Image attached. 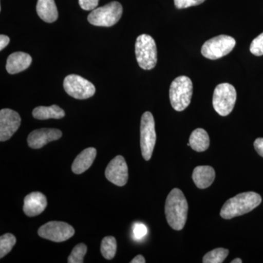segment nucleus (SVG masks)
<instances>
[{"instance_id":"obj_8","label":"nucleus","mask_w":263,"mask_h":263,"mask_svg":"<svg viewBox=\"0 0 263 263\" xmlns=\"http://www.w3.org/2000/svg\"><path fill=\"white\" fill-rule=\"evenodd\" d=\"M157 135L153 115L149 111L142 115L141 121V148L142 156L145 160L152 158L155 148Z\"/></svg>"},{"instance_id":"obj_5","label":"nucleus","mask_w":263,"mask_h":263,"mask_svg":"<svg viewBox=\"0 0 263 263\" xmlns=\"http://www.w3.org/2000/svg\"><path fill=\"white\" fill-rule=\"evenodd\" d=\"M122 13V5L114 1L92 10L88 15V21L97 27H110L120 20Z\"/></svg>"},{"instance_id":"obj_15","label":"nucleus","mask_w":263,"mask_h":263,"mask_svg":"<svg viewBox=\"0 0 263 263\" xmlns=\"http://www.w3.org/2000/svg\"><path fill=\"white\" fill-rule=\"evenodd\" d=\"M32 59L28 53L24 52H15L8 57L6 70L8 73L16 74L27 70L32 64Z\"/></svg>"},{"instance_id":"obj_19","label":"nucleus","mask_w":263,"mask_h":263,"mask_svg":"<svg viewBox=\"0 0 263 263\" xmlns=\"http://www.w3.org/2000/svg\"><path fill=\"white\" fill-rule=\"evenodd\" d=\"M32 116L38 120H47V119H60L65 117V112L63 109L57 105L51 106H38L33 110Z\"/></svg>"},{"instance_id":"obj_3","label":"nucleus","mask_w":263,"mask_h":263,"mask_svg":"<svg viewBox=\"0 0 263 263\" xmlns=\"http://www.w3.org/2000/svg\"><path fill=\"white\" fill-rule=\"evenodd\" d=\"M193 93V84L187 76L176 78L171 85L169 91L171 105L176 111H183L190 103Z\"/></svg>"},{"instance_id":"obj_28","label":"nucleus","mask_w":263,"mask_h":263,"mask_svg":"<svg viewBox=\"0 0 263 263\" xmlns=\"http://www.w3.org/2000/svg\"><path fill=\"white\" fill-rule=\"evenodd\" d=\"M79 5L84 10H94L98 5L99 0H79Z\"/></svg>"},{"instance_id":"obj_32","label":"nucleus","mask_w":263,"mask_h":263,"mask_svg":"<svg viewBox=\"0 0 263 263\" xmlns=\"http://www.w3.org/2000/svg\"><path fill=\"white\" fill-rule=\"evenodd\" d=\"M243 261L241 260V259L236 258L233 259V260L231 261V263H242Z\"/></svg>"},{"instance_id":"obj_2","label":"nucleus","mask_w":263,"mask_h":263,"mask_svg":"<svg viewBox=\"0 0 263 263\" xmlns=\"http://www.w3.org/2000/svg\"><path fill=\"white\" fill-rule=\"evenodd\" d=\"M262 202V197L254 192H247L235 195L227 200L221 208L220 216L224 219H231L252 212Z\"/></svg>"},{"instance_id":"obj_4","label":"nucleus","mask_w":263,"mask_h":263,"mask_svg":"<svg viewBox=\"0 0 263 263\" xmlns=\"http://www.w3.org/2000/svg\"><path fill=\"white\" fill-rule=\"evenodd\" d=\"M136 55L138 65L143 70L155 68L157 62V50L155 40L146 34L137 37Z\"/></svg>"},{"instance_id":"obj_25","label":"nucleus","mask_w":263,"mask_h":263,"mask_svg":"<svg viewBox=\"0 0 263 263\" xmlns=\"http://www.w3.org/2000/svg\"><path fill=\"white\" fill-rule=\"evenodd\" d=\"M250 51L252 54L257 57L263 55V32L257 37L254 38L251 43Z\"/></svg>"},{"instance_id":"obj_17","label":"nucleus","mask_w":263,"mask_h":263,"mask_svg":"<svg viewBox=\"0 0 263 263\" xmlns=\"http://www.w3.org/2000/svg\"><path fill=\"white\" fill-rule=\"evenodd\" d=\"M96 156L97 150L93 147L82 151L72 164V172L75 174H81L87 171L94 162Z\"/></svg>"},{"instance_id":"obj_14","label":"nucleus","mask_w":263,"mask_h":263,"mask_svg":"<svg viewBox=\"0 0 263 263\" xmlns=\"http://www.w3.org/2000/svg\"><path fill=\"white\" fill-rule=\"evenodd\" d=\"M23 211L26 215L33 217L44 212L48 205L47 198L40 192H33L24 198Z\"/></svg>"},{"instance_id":"obj_24","label":"nucleus","mask_w":263,"mask_h":263,"mask_svg":"<svg viewBox=\"0 0 263 263\" xmlns=\"http://www.w3.org/2000/svg\"><path fill=\"white\" fill-rule=\"evenodd\" d=\"M87 252V247L84 243H79L74 247L67 259L69 263H83L84 258Z\"/></svg>"},{"instance_id":"obj_11","label":"nucleus","mask_w":263,"mask_h":263,"mask_svg":"<svg viewBox=\"0 0 263 263\" xmlns=\"http://www.w3.org/2000/svg\"><path fill=\"white\" fill-rule=\"evenodd\" d=\"M22 119L19 114L15 110L9 108L0 110V141H8L21 125Z\"/></svg>"},{"instance_id":"obj_13","label":"nucleus","mask_w":263,"mask_h":263,"mask_svg":"<svg viewBox=\"0 0 263 263\" xmlns=\"http://www.w3.org/2000/svg\"><path fill=\"white\" fill-rule=\"evenodd\" d=\"M62 136L61 130L53 128H42L35 129L29 135L27 143L30 148L39 149L50 142L57 141Z\"/></svg>"},{"instance_id":"obj_22","label":"nucleus","mask_w":263,"mask_h":263,"mask_svg":"<svg viewBox=\"0 0 263 263\" xmlns=\"http://www.w3.org/2000/svg\"><path fill=\"white\" fill-rule=\"evenodd\" d=\"M229 250L224 248H217L208 252L202 259L204 263H221L228 257Z\"/></svg>"},{"instance_id":"obj_9","label":"nucleus","mask_w":263,"mask_h":263,"mask_svg":"<svg viewBox=\"0 0 263 263\" xmlns=\"http://www.w3.org/2000/svg\"><path fill=\"white\" fill-rule=\"evenodd\" d=\"M63 86L67 95L78 100L91 98L96 91L92 83L75 74L66 76Z\"/></svg>"},{"instance_id":"obj_12","label":"nucleus","mask_w":263,"mask_h":263,"mask_svg":"<svg viewBox=\"0 0 263 263\" xmlns=\"http://www.w3.org/2000/svg\"><path fill=\"white\" fill-rule=\"evenodd\" d=\"M105 177L110 182L119 186L127 183L128 167L125 159L122 156H117L110 161L105 169Z\"/></svg>"},{"instance_id":"obj_29","label":"nucleus","mask_w":263,"mask_h":263,"mask_svg":"<svg viewBox=\"0 0 263 263\" xmlns=\"http://www.w3.org/2000/svg\"><path fill=\"white\" fill-rule=\"evenodd\" d=\"M254 146L257 154L263 157V138H257L254 142Z\"/></svg>"},{"instance_id":"obj_26","label":"nucleus","mask_w":263,"mask_h":263,"mask_svg":"<svg viewBox=\"0 0 263 263\" xmlns=\"http://www.w3.org/2000/svg\"><path fill=\"white\" fill-rule=\"evenodd\" d=\"M205 1V0H174V4L178 9H184L190 7L197 6Z\"/></svg>"},{"instance_id":"obj_21","label":"nucleus","mask_w":263,"mask_h":263,"mask_svg":"<svg viewBox=\"0 0 263 263\" xmlns=\"http://www.w3.org/2000/svg\"><path fill=\"white\" fill-rule=\"evenodd\" d=\"M117 240L114 237L106 236L102 240L100 250L105 259H108V260L113 259L117 253Z\"/></svg>"},{"instance_id":"obj_1","label":"nucleus","mask_w":263,"mask_h":263,"mask_svg":"<svg viewBox=\"0 0 263 263\" xmlns=\"http://www.w3.org/2000/svg\"><path fill=\"white\" fill-rule=\"evenodd\" d=\"M188 202L179 189L171 190L166 199L165 212L167 223L173 229L181 230L184 228L187 219Z\"/></svg>"},{"instance_id":"obj_20","label":"nucleus","mask_w":263,"mask_h":263,"mask_svg":"<svg viewBox=\"0 0 263 263\" xmlns=\"http://www.w3.org/2000/svg\"><path fill=\"white\" fill-rule=\"evenodd\" d=\"M189 143L195 152H205L210 146V138L205 129L197 128L192 133Z\"/></svg>"},{"instance_id":"obj_7","label":"nucleus","mask_w":263,"mask_h":263,"mask_svg":"<svg viewBox=\"0 0 263 263\" xmlns=\"http://www.w3.org/2000/svg\"><path fill=\"white\" fill-rule=\"evenodd\" d=\"M236 44L235 40L230 36H216L209 40L202 46V56L209 60H216L229 54Z\"/></svg>"},{"instance_id":"obj_30","label":"nucleus","mask_w":263,"mask_h":263,"mask_svg":"<svg viewBox=\"0 0 263 263\" xmlns=\"http://www.w3.org/2000/svg\"><path fill=\"white\" fill-rule=\"evenodd\" d=\"M9 37L4 35V34H1V35H0V50H1V51H3V50L9 44Z\"/></svg>"},{"instance_id":"obj_23","label":"nucleus","mask_w":263,"mask_h":263,"mask_svg":"<svg viewBox=\"0 0 263 263\" xmlns=\"http://www.w3.org/2000/svg\"><path fill=\"white\" fill-rule=\"evenodd\" d=\"M16 243V238L11 233H6L0 238V258L9 253Z\"/></svg>"},{"instance_id":"obj_18","label":"nucleus","mask_w":263,"mask_h":263,"mask_svg":"<svg viewBox=\"0 0 263 263\" xmlns=\"http://www.w3.org/2000/svg\"><path fill=\"white\" fill-rule=\"evenodd\" d=\"M36 10L40 18L47 23H53L58 18V10L54 0H38Z\"/></svg>"},{"instance_id":"obj_27","label":"nucleus","mask_w":263,"mask_h":263,"mask_svg":"<svg viewBox=\"0 0 263 263\" xmlns=\"http://www.w3.org/2000/svg\"><path fill=\"white\" fill-rule=\"evenodd\" d=\"M147 228L142 223H136L133 228V237L136 240L142 239L147 234Z\"/></svg>"},{"instance_id":"obj_6","label":"nucleus","mask_w":263,"mask_h":263,"mask_svg":"<svg viewBox=\"0 0 263 263\" xmlns=\"http://www.w3.org/2000/svg\"><path fill=\"white\" fill-rule=\"evenodd\" d=\"M237 93L234 86L228 83L218 85L213 95V106L221 117L229 115L234 108Z\"/></svg>"},{"instance_id":"obj_16","label":"nucleus","mask_w":263,"mask_h":263,"mask_svg":"<svg viewBox=\"0 0 263 263\" xmlns=\"http://www.w3.org/2000/svg\"><path fill=\"white\" fill-rule=\"evenodd\" d=\"M215 176V171L211 166H197L194 169L193 179L197 188L204 190L212 184Z\"/></svg>"},{"instance_id":"obj_31","label":"nucleus","mask_w":263,"mask_h":263,"mask_svg":"<svg viewBox=\"0 0 263 263\" xmlns=\"http://www.w3.org/2000/svg\"><path fill=\"white\" fill-rule=\"evenodd\" d=\"M131 263H145L146 262V259L143 256L139 254V255L136 256L133 260L131 261Z\"/></svg>"},{"instance_id":"obj_10","label":"nucleus","mask_w":263,"mask_h":263,"mask_svg":"<svg viewBox=\"0 0 263 263\" xmlns=\"http://www.w3.org/2000/svg\"><path fill=\"white\" fill-rule=\"evenodd\" d=\"M37 233L41 238L60 243L72 238L75 234V230L67 223L52 221L41 226Z\"/></svg>"}]
</instances>
